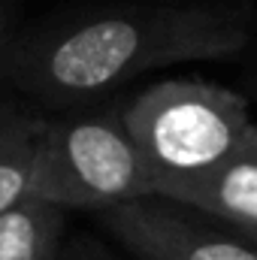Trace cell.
Masks as SVG:
<instances>
[{
    "instance_id": "cell-1",
    "label": "cell",
    "mask_w": 257,
    "mask_h": 260,
    "mask_svg": "<svg viewBox=\"0 0 257 260\" xmlns=\"http://www.w3.org/2000/svg\"><path fill=\"white\" fill-rule=\"evenodd\" d=\"M248 46L239 0H106L21 30L6 85L61 109L97 103L142 73L224 61Z\"/></svg>"
},
{
    "instance_id": "cell-2",
    "label": "cell",
    "mask_w": 257,
    "mask_h": 260,
    "mask_svg": "<svg viewBox=\"0 0 257 260\" xmlns=\"http://www.w3.org/2000/svg\"><path fill=\"white\" fill-rule=\"evenodd\" d=\"M124 124L151 167L154 188L233 157L254 133L248 100L203 79H164L121 103Z\"/></svg>"
},
{
    "instance_id": "cell-3",
    "label": "cell",
    "mask_w": 257,
    "mask_h": 260,
    "mask_svg": "<svg viewBox=\"0 0 257 260\" xmlns=\"http://www.w3.org/2000/svg\"><path fill=\"white\" fill-rule=\"evenodd\" d=\"M30 197L61 209H109L154 197V176L124 124L121 103L79 106L43 124Z\"/></svg>"
},
{
    "instance_id": "cell-4",
    "label": "cell",
    "mask_w": 257,
    "mask_h": 260,
    "mask_svg": "<svg viewBox=\"0 0 257 260\" xmlns=\"http://www.w3.org/2000/svg\"><path fill=\"white\" fill-rule=\"evenodd\" d=\"M194 209L167 197H139L100 209L112 236L142 260H257V242L191 218Z\"/></svg>"
},
{
    "instance_id": "cell-5",
    "label": "cell",
    "mask_w": 257,
    "mask_h": 260,
    "mask_svg": "<svg viewBox=\"0 0 257 260\" xmlns=\"http://www.w3.org/2000/svg\"><path fill=\"white\" fill-rule=\"evenodd\" d=\"M154 197H167L197 209L200 215L221 218L239 233L257 230V127L233 157L188 179L160 182Z\"/></svg>"
},
{
    "instance_id": "cell-6",
    "label": "cell",
    "mask_w": 257,
    "mask_h": 260,
    "mask_svg": "<svg viewBox=\"0 0 257 260\" xmlns=\"http://www.w3.org/2000/svg\"><path fill=\"white\" fill-rule=\"evenodd\" d=\"M67 209L24 197L0 212V260H58Z\"/></svg>"
},
{
    "instance_id": "cell-7",
    "label": "cell",
    "mask_w": 257,
    "mask_h": 260,
    "mask_svg": "<svg viewBox=\"0 0 257 260\" xmlns=\"http://www.w3.org/2000/svg\"><path fill=\"white\" fill-rule=\"evenodd\" d=\"M43 124V118H0V212L30 194Z\"/></svg>"
},
{
    "instance_id": "cell-8",
    "label": "cell",
    "mask_w": 257,
    "mask_h": 260,
    "mask_svg": "<svg viewBox=\"0 0 257 260\" xmlns=\"http://www.w3.org/2000/svg\"><path fill=\"white\" fill-rule=\"evenodd\" d=\"M18 34L21 30L15 27V0H0V85H6V64Z\"/></svg>"
},
{
    "instance_id": "cell-9",
    "label": "cell",
    "mask_w": 257,
    "mask_h": 260,
    "mask_svg": "<svg viewBox=\"0 0 257 260\" xmlns=\"http://www.w3.org/2000/svg\"><path fill=\"white\" fill-rule=\"evenodd\" d=\"M64 260H112V257L100 245H94V242H76V245H70Z\"/></svg>"
},
{
    "instance_id": "cell-10",
    "label": "cell",
    "mask_w": 257,
    "mask_h": 260,
    "mask_svg": "<svg viewBox=\"0 0 257 260\" xmlns=\"http://www.w3.org/2000/svg\"><path fill=\"white\" fill-rule=\"evenodd\" d=\"M242 236H248V239H254L257 242V230H248V233H242Z\"/></svg>"
}]
</instances>
